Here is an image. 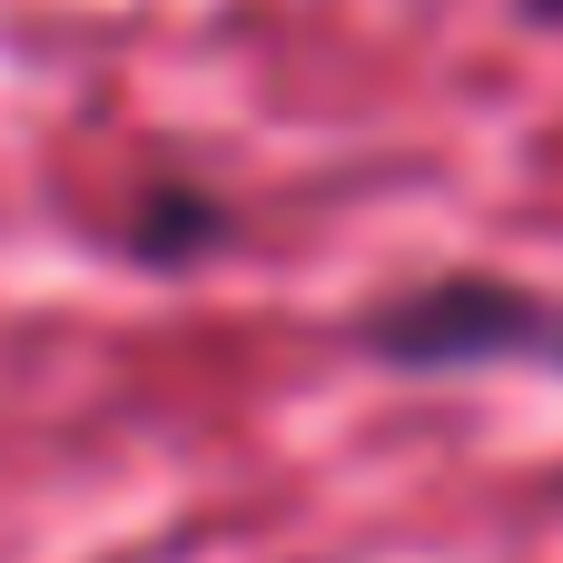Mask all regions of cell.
Returning a JSON list of instances; mask_svg holds the SVG:
<instances>
[{
	"label": "cell",
	"instance_id": "2",
	"mask_svg": "<svg viewBox=\"0 0 563 563\" xmlns=\"http://www.w3.org/2000/svg\"><path fill=\"white\" fill-rule=\"evenodd\" d=\"M525 10H534V20H563V0H525Z\"/></svg>",
	"mask_w": 563,
	"mask_h": 563
},
{
	"label": "cell",
	"instance_id": "1",
	"mask_svg": "<svg viewBox=\"0 0 563 563\" xmlns=\"http://www.w3.org/2000/svg\"><path fill=\"white\" fill-rule=\"evenodd\" d=\"M554 317L525 297V287H495V277H445V287H416L396 307H376L366 346L386 366H485V356H515L534 346Z\"/></svg>",
	"mask_w": 563,
	"mask_h": 563
},
{
	"label": "cell",
	"instance_id": "3",
	"mask_svg": "<svg viewBox=\"0 0 563 563\" xmlns=\"http://www.w3.org/2000/svg\"><path fill=\"white\" fill-rule=\"evenodd\" d=\"M554 346H563V317H554Z\"/></svg>",
	"mask_w": 563,
	"mask_h": 563
}]
</instances>
